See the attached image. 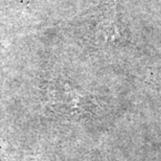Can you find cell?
<instances>
[{
	"instance_id": "obj_1",
	"label": "cell",
	"mask_w": 161,
	"mask_h": 161,
	"mask_svg": "<svg viewBox=\"0 0 161 161\" xmlns=\"http://www.w3.org/2000/svg\"><path fill=\"white\" fill-rule=\"evenodd\" d=\"M48 104L53 112L68 118L85 117L92 111L91 101L67 85L53 90Z\"/></svg>"
}]
</instances>
